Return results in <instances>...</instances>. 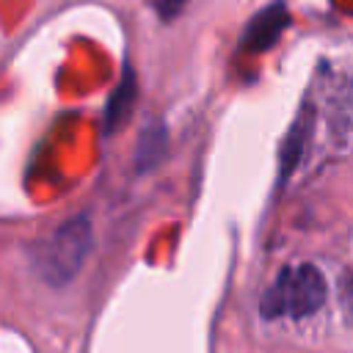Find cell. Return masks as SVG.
I'll return each mask as SVG.
<instances>
[{"mask_svg":"<svg viewBox=\"0 0 353 353\" xmlns=\"http://www.w3.org/2000/svg\"><path fill=\"white\" fill-rule=\"evenodd\" d=\"M91 251V221L85 215H77L55 229V234L39 245L36 251V270L47 284H66L72 281L85 256Z\"/></svg>","mask_w":353,"mask_h":353,"instance_id":"obj_1","label":"cell"},{"mask_svg":"<svg viewBox=\"0 0 353 353\" xmlns=\"http://www.w3.org/2000/svg\"><path fill=\"white\" fill-rule=\"evenodd\" d=\"M325 303V279L314 265L284 268L262 295L265 317H306Z\"/></svg>","mask_w":353,"mask_h":353,"instance_id":"obj_2","label":"cell"},{"mask_svg":"<svg viewBox=\"0 0 353 353\" xmlns=\"http://www.w3.org/2000/svg\"><path fill=\"white\" fill-rule=\"evenodd\" d=\"M290 25V14L284 3H270L265 6L245 28L243 33V50L248 52H262L268 47H273L281 36V30Z\"/></svg>","mask_w":353,"mask_h":353,"instance_id":"obj_3","label":"cell"},{"mask_svg":"<svg viewBox=\"0 0 353 353\" xmlns=\"http://www.w3.org/2000/svg\"><path fill=\"white\" fill-rule=\"evenodd\" d=\"M132 105H135V72L127 66L124 69V77L119 80V85L113 88V94L108 99V110H105V127H108V132H116L127 121Z\"/></svg>","mask_w":353,"mask_h":353,"instance_id":"obj_4","label":"cell"},{"mask_svg":"<svg viewBox=\"0 0 353 353\" xmlns=\"http://www.w3.org/2000/svg\"><path fill=\"white\" fill-rule=\"evenodd\" d=\"M165 152V127L163 124H149L143 132H141V141H138V171H146L152 168Z\"/></svg>","mask_w":353,"mask_h":353,"instance_id":"obj_5","label":"cell"},{"mask_svg":"<svg viewBox=\"0 0 353 353\" xmlns=\"http://www.w3.org/2000/svg\"><path fill=\"white\" fill-rule=\"evenodd\" d=\"M149 3L154 6V11H157L163 19H174V17H179V11L185 8L188 0H149Z\"/></svg>","mask_w":353,"mask_h":353,"instance_id":"obj_6","label":"cell"}]
</instances>
